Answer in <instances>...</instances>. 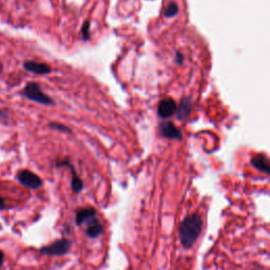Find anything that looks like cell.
I'll return each instance as SVG.
<instances>
[{
	"label": "cell",
	"instance_id": "16",
	"mask_svg": "<svg viewBox=\"0 0 270 270\" xmlns=\"http://www.w3.org/2000/svg\"><path fill=\"white\" fill-rule=\"evenodd\" d=\"M5 200L4 198H2L1 196H0V210H3L5 208Z\"/></svg>",
	"mask_w": 270,
	"mask_h": 270
},
{
	"label": "cell",
	"instance_id": "8",
	"mask_svg": "<svg viewBox=\"0 0 270 270\" xmlns=\"http://www.w3.org/2000/svg\"><path fill=\"white\" fill-rule=\"evenodd\" d=\"M98 214V211H96L95 208L93 207H86V208H80L76 212V217H75V223L77 226H81L82 224H85L86 221L89 220H91L96 217Z\"/></svg>",
	"mask_w": 270,
	"mask_h": 270
},
{
	"label": "cell",
	"instance_id": "1",
	"mask_svg": "<svg viewBox=\"0 0 270 270\" xmlns=\"http://www.w3.org/2000/svg\"><path fill=\"white\" fill-rule=\"evenodd\" d=\"M203 230V220L199 213L187 216L178 226V240L184 248H191L196 244Z\"/></svg>",
	"mask_w": 270,
	"mask_h": 270
},
{
	"label": "cell",
	"instance_id": "14",
	"mask_svg": "<svg viewBox=\"0 0 270 270\" xmlns=\"http://www.w3.org/2000/svg\"><path fill=\"white\" fill-rule=\"evenodd\" d=\"M81 36H82V39H84V40H89L90 39V22H89V20H86V23L82 25Z\"/></svg>",
	"mask_w": 270,
	"mask_h": 270
},
{
	"label": "cell",
	"instance_id": "11",
	"mask_svg": "<svg viewBox=\"0 0 270 270\" xmlns=\"http://www.w3.org/2000/svg\"><path fill=\"white\" fill-rule=\"evenodd\" d=\"M251 164L254 168L270 175V163L264 155H255L254 157H252Z\"/></svg>",
	"mask_w": 270,
	"mask_h": 270
},
{
	"label": "cell",
	"instance_id": "15",
	"mask_svg": "<svg viewBox=\"0 0 270 270\" xmlns=\"http://www.w3.org/2000/svg\"><path fill=\"white\" fill-rule=\"evenodd\" d=\"M50 127L51 128H54L56 130H59V131H62V132H68V133H71V130L69 129L68 127L64 126V124L61 123H50Z\"/></svg>",
	"mask_w": 270,
	"mask_h": 270
},
{
	"label": "cell",
	"instance_id": "12",
	"mask_svg": "<svg viewBox=\"0 0 270 270\" xmlns=\"http://www.w3.org/2000/svg\"><path fill=\"white\" fill-rule=\"evenodd\" d=\"M190 110H191V102H190V100L189 99L182 100L181 105L178 106V110H177V114H178L179 119H181V120L185 119V117L190 113Z\"/></svg>",
	"mask_w": 270,
	"mask_h": 270
},
{
	"label": "cell",
	"instance_id": "10",
	"mask_svg": "<svg viewBox=\"0 0 270 270\" xmlns=\"http://www.w3.org/2000/svg\"><path fill=\"white\" fill-rule=\"evenodd\" d=\"M160 131L163 136L167 138H181V132L179 130L170 122L163 123L160 126Z\"/></svg>",
	"mask_w": 270,
	"mask_h": 270
},
{
	"label": "cell",
	"instance_id": "3",
	"mask_svg": "<svg viewBox=\"0 0 270 270\" xmlns=\"http://www.w3.org/2000/svg\"><path fill=\"white\" fill-rule=\"evenodd\" d=\"M24 94L25 95V98L27 99L41 103V105L48 106L53 103V100L49 96L41 91L40 87L37 84H35V82H30V84H27L24 90Z\"/></svg>",
	"mask_w": 270,
	"mask_h": 270
},
{
	"label": "cell",
	"instance_id": "13",
	"mask_svg": "<svg viewBox=\"0 0 270 270\" xmlns=\"http://www.w3.org/2000/svg\"><path fill=\"white\" fill-rule=\"evenodd\" d=\"M177 11H178V6H177V4L174 3V2H172V3H170V4L168 5L167 10H166V12H165V16H166V17H172V16H174V15H176Z\"/></svg>",
	"mask_w": 270,
	"mask_h": 270
},
{
	"label": "cell",
	"instance_id": "9",
	"mask_svg": "<svg viewBox=\"0 0 270 270\" xmlns=\"http://www.w3.org/2000/svg\"><path fill=\"white\" fill-rule=\"evenodd\" d=\"M25 70L29 72L39 74V75H45L49 74L51 72V68L47 64H43V62H36V61H25L24 65Z\"/></svg>",
	"mask_w": 270,
	"mask_h": 270
},
{
	"label": "cell",
	"instance_id": "4",
	"mask_svg": "<svg viewBox=\"0 0 270 270\" xmlns=\"http://www.w3.org/2000/svg\"><path fill=\"white\" fill-rule=\"evenodd\" d=\"M16 177L18 179V182L25 186L26 188L35 190L43 186V179H41L37 174H35V173H33L29 170L19 171Z\"/></svg>",
	"mask_w": 270,
	"mask_h": 270
},
{
	"label": "cell",
	"instance_id": "7",
	"mask_svg": "<svg viewBox=\"0 0 270 270\" xmlns=\"http://www.w3.org/2000/svg\"><path fill=\"white\" fill-rule=\"evenodd\" d=\"M102 233H103V226L98 219L93 218L88 221V227L86 229V234L88 238L96 239L100 237Z\"/></svg>",
	"mask_w": 270,
	"mask_h": 270
},
{
	"label": "cell",
	"instance_id": "17",
	"mask_svg": "<svg viewBox=\"0 0 270 270\" xmlns=\"http://www.w3.org/2000/svg\"><path fill=\"white\" fill-rule=\"evenodd\" d=\"M3 261H4V253L0 250V267L3 265Z\"/></svg>",
	"mask_w": 270,
	"mask_h": 270
},
{
	"label": "cell",
	"instance_id": "20",
	"mask_svg": "<svg viewBox=\"0 0 270 270\" xmlns=\"http://www.w3.org/2000/svg\"><path fill=\"white\" fill-rule=\"evenodd\" d=\"M0 230H1V225H0Z\"/></svg>",
	"mask_w": 270,
	"mask_h": 270
},
{
	"label": "cell",
	"instance_id": "5",
	"mask_svg": "<svg viewBox=\"0 0 270 270\" xmlns=\"http://www.w3.org/2000/svg\"><path fill=\"white\" fill-rule=\"evenodd\" d=\"M61 166H64V167H68L71 170V172H72V182H71L72 190L74 193H79L82 190V188H84V182H82V179L80 177H78L77 174H76L74 166L71 164L70 161H68V160L60 161L57 163V167H61Z\"/></svg>",
	"mask_w": 270,
	"mask_h": 270
},
{
	"label": "cell",
	"instance_id": "6",
	"mask_svg": "<svg viewBox=\"0 0 270 270\" xmlns=\"http://www.w3.org/2000/svg\"><path fill=\"white\" fill-rule=\"evenodd\" d=\"M177 107L175 101L171 98H167L160 102V105L157 107V113L162 119H168L175 113Z\"/></svg>",
	"mask_w": 270,
	"mask_h": 270
},
{
	"label": "cell",
	"instance_id": "2",
	"mask_svg": "<svg viewBox=\"0 0 270 270\" xmlns=\"http://www.w3.org/2000/svg\"><path fill=\"white\" fill-rule=\"evenodd\" d=\"M72 242L69 239H60L53 242L52 244L40 248V253L43 255H51V257H60L65 255L71 250Z\"/></svg>",
	"mask_w": 270,
	"mask_h": 270
},
{
	"label": "cell",
	"instance_id": "18",
	"mask_svg": "<svg viewBox=\"0 0 270 270\" xmlns=\"http://www.w3.org/2000/svg\"><path fill=\"white\" fill-rule=\"evenodd\" d=\"M176 61H177V64H182L183 62V56L179 53L176 54Z\"/></svg>",
	"mask_w": 270,
	"mask_h": 270
},
{
	"label": "cell",
	"instance_id": "19",
	"mask_svg": "<svg viewBox=\"0 0 270 270\" xmlns=\"http://www.w3.org/2000/svg\"><path fill=\"white\" fill-rule=\"evenodd\" d=\"M1 70H2V66H1V64H0V72H1Z\"/></svg>",
	"mask_w": 270,
	"mask_h": 270
},
{
	"label": "cell",
	"instance_id": "21",
	"mask_svg": "<svg viewBox=\"0 0 270 270\" xmlns=\"http://www.w3.org/2000/svg\"><path fill=\"white\" fill-rule=\"evenodd\" d=\"M30 1H32V0H30Z\"/></svg>",
	"mask_w": 270,
	"mask_h": 270
}]
</instances>
